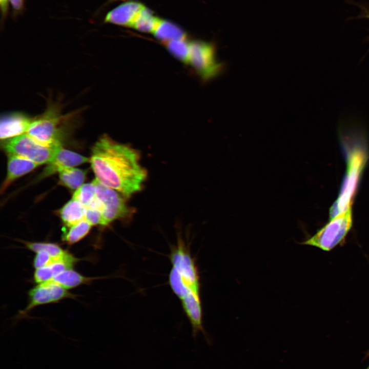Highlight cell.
<instances>
[{
  "mask_svg": "<svg viewBox=\"0 0 369 369\" xmlns=\"http://www.w3.org/2000/svg\"><path fill=\"white\" fill-rule=\"evenodd\" d=\"M139 152L109 136H101L91 150L90 162L95 179L126 198L140 191L147 178Z\"/></svg>",
  "mask_w": 369,
  "mask_h": 369,
  "instance_id": "obj_1",
  "label": "cell"
},
{
  "mask_svg": "<svg viewBox=\"0 0 369 369\" xmlns=\"http://www.w3.org/2000/svg\"><path fill=\"white\" fill-rule=\"evenodd\" d=\"M169 258L172 269L169 284L173 293L181 300L193 293L200 294V282L197 265L190 249L181 237L171 250Z\"/></svg>",
  "mask_w": 369,
  "mask_h": 369,
  "instance_id": "obj_2",
  "label": "cell"
},
{
  "mask_svg": "<svg viewBox=\"0 0 369 369\" xmlns=\"http://www.w3.org/2000/svg\"><path fill=\"white\" fill-rule=\"evenodd\" d=\"M355 145L347 156V170L339 196L330 210V219L345 212L352 207L361 173L367 160V155L364 135L354 133Z\"/></svg>",
  "mask_w": 369,
  "mask_h": 369,
  "instance_id": "obj_3",
  "label": "cell"
},
{
  "mask_svg": "<svg viewBox=\"0 0 369 369\" xmlns=\"http://www.w3.org/2000/svg\"><path fill=\"white\" fill-rule=\"evenodd\" d=\"M353 224L352 207L330 219L312 236L300 243L330 251L343 241Z\"/></svg>",
  "mask_w": 369,
  "mask_h": 369,
  "instance_id": "obj_4",
  "label": "cell"
},
{
  "mask_svg": "<svg viewBox=\"0 0 369 369\" xmlns=\"http://www.w3.org/2000/svg\"><path fill=\"white\" fill-rule=\"evenodd\" d=\"M188 63L204 81L220 75L226 66L225 63L217 60L214 42L198 40L191 42Z\"/></svg>",
  "mask_w": 369,
  "mask_h": 369,
  "instance_id": "obj_5",
  "label": "cell"
},
{
  "mask_svg": "<svg viewBox=\"0 0 369 369\" xmlns=\"http://www.w3.org/2000/svg\"><path fill=\"white\" fill-rule=\"evenodd\" d=\"M62 146H48L36 140L28 134L3 140L2 147L7 155L28 159L40 165L50 162Z\"/></svg>",
  "mask_w": 369,
  "mask_h": 369,
  "instance_id": "obj_6",
  "label": "cell"
},
{
  "mask_svg": "<svg viewBox=\"0 0 369 369\" xmlns=\"http://www.w3.org/2000/svg\"><path fill=\"white\" fill-rule=\"evenodd\" d=\"M61 119L57 110L50 107L40 117L33 120L27 133L44 145L61 146Z\"/></svg>",
  "mask_w": 369,
  "mask_h": 369,
  "instance_id": "obj_7",
  "label": "cell"
},
{
  "mask_svg": "<svg viewBox=\"0 0 369 369\" xmlns=\"http://www.w3.org/2000/svg\"><path fill=\"white\" fill-rule=\"evenodd\" d=\"M93 182L95 186L96 196L104 206L103 226L108 225L116 220L130 216L132 210L127 204L125 196L95 178Z\"/></svg>",
  "mask_w": 369,
  "mask_h": 369,
  "instance_id": "obj_8",
  "label": "cell"
},
{
  "mask_svg": "<svg viewBox=\"0 0 369 369\" xmlns=\"http://www.w3.org/2000/svg\"><path fill=\"white\" fill-rule=\"evenodd\" d=\"M74 296L67 289L53 280L38 283L29 290L28 304L20 314L25 315L36 306L56 303Z\"/></svg>",
  "mask_w": 369,
  "mask_h": 369,
  "instance_id": "obj_9",
  "label": "cell"
},
{
  "mask_svg": "<svg viewBox=\"0 0 369 369\" xmlns=\"http://www.w3.org/2000/svg\"><path fill=\"white\" fill-rule=\"evenodd\" d=\"M90 162V159L61 147L53 159L47 163L41 177L50 176L61 171Z\"/></svg>",
  "mask_w": 369,
  "mask_h": 369,
  "instance_id": "obj_10",
  "label": "cell"
},
{
  "mask_svg": "<svg viewBox=\"0 0 369 369\" xmlns=\"http://www.w3.org/2000/svg\"><path fill=\"white\" fill-rule=\"evenodd\" d=\"M145 6L136 1H129L116 7L106 14L104 22L130 27Z\"/></svg>",
  "mask_w": 369,
  "mask_h": 369,
  "instance_id": "obj_11",
  "label": "cell"
},
{
  "mask_svg": "<svg viewBox=\"0 0 369 369\" xmlns=\"http://www.w3.org/2000/svg\"><path fill=\"white\" fill-rule=\"evenodd\" d=\"M33 120L20 113H11L1 118L0 138L2 140L27 133Z\"/></svg>",
  "mask_w": 369,
  "mask_h": 369,
  "instance_id": "obj_12",
  "label": "cell"
},
{
  "mask_svg": "<svg viewBox=\"0 0 369 369\" xmlns=\"http://www.w3.org/2000/svg\"><path fill=\"white\" fill-rule=\"evenodd\" d=\"M7 171L1 187L4 192L15 180L35 169L39 165L26 158L8 155Z\"/></svg>",
  "mask_w": 369,
  "mask_h": 369,
  "instance_id": "obj_13",
  "label": "cell"
},
{
  "mask_svg": "<svg viewBox=\"0 0 369 369\" xmlns=\"http://www.w3.org/2000/svg\"><path fill=\"white\" fill-rule=\"evenodd\" d=\"M86 208L77 199L72 198L59 210L60 217L67 227L85 219Z\"/></svg>",
  "mask_w": 369,
  "mask_h": 369,
  "instance_id": "obj_14",
  "label": "cell"
},
{
  "mask_svg": "<svg viewBox=\"0 0 369 369\" xmlns=\"http://www.w3.org/2000/svg\"><path fill=\"white\" fill-rule=\"evenodd\" d=\"M153 34L163 43L174 39L187 38L186 33L178 26L161 18Z\"/></svg>",
  "mask_w": 369,
  "mask_h": 369,
  "instance_id": "obj_15",
  "label": "cell"
},
{
  "mask_svg": "<svg viewBox=\"0 0 369 369\" xmlns=\"http://www.w3.org/2000/svg\"><path fill=\"white\" fill-rule=\"evenodd\" d=\"M161 18L145 6L139 13L131 28L143 33H152Z\"/></svg>",
  "mask_w": 369,
  "mask_h": 369,
  "instance_id": "obj_16",
  "label": "cell"
},
{
  "mask_svg": "<svg viewBox=\"0 0 369 369\" xmlns=\"http://www.w3.org/2000/svg\"><path fill=\"white\" fill-rule=\"evenodd\" d=\"M72 198L80 202L85 208H91L101 211V204L96 194L94 182L84 184L74 193Z\"/></svg>",
  "mask_w": 369,
  "mask_h": 369,
  "instance_id": "obj_17",
  "label": "cell"
},
{
  "mask_svg": "<svg viewBox=\"0 0 369 369\" xmlns=\"http://www.w3.org/2000/svg\"><path fill=\"white\" fill-rule=\"evenodd\" d=\"M96 278H98L85 276L71 269L65 270L56 275L52 280L68 290L89 283Z\"/></svg>",
  "mask_w": 369,
  "mask_h": 369,
  "instance_id": "obj_18",
  "label": "cell"
},
{
  "mask_svg": "<svg viewBox=\"0 0 369 369\" xmlns=\"http://www.w3.org/2000/svg\"><path fill=\"white\" fill-rule=\"evenodd\" d=\"M58 174L60 183L71 190H77L81 186L86 177L85 170L74 167L65 169Z\"/></svg>",
  "mask_w": 369,
  "mask_h": 369,
  "instance_id": "obj_19",
  "label": "cell"
},
{
  "mask_svg": "<svg viewBox=\"0 0 369 369\" xmlns=\"http://www.w3.org/2000/svg\"><path fill=\"white\" fill-rule=\"evenodd\" d=\"M92 225L85 219L65 230L63 239L69 244H73L81 240L89 233Z\"/></svg>",
  "mask_w": 369,
  "mask_h": 369,
  "instance_id": "obj_20",
  "label": "cell"
},
{
  "mask_svg": "<svg viewBox=\"0 0 369 369\" xmlns=\"http://www.w3.org/2000/svg\"><path fill=\"white\" fill-rule=\"evenodd\" d=\"M164 44L174 56L181 61L188 63L191 42L187 38L174 39Z\"/></svg>",
  "mask_w": 369,
  "mask_h": 369,
  "instance_id": "obj_21",
  "label": "cell"
},
{
  "mask_svg": "<svg viewBox=\"0 0 369 369\" xmlns=\"http://www.w3.org/2000/svg\"><path fill=\"white\" fill-rule=\"evenodd\" d=\"M24 243L28 250L35 253L40 250L48 252L55 260L61 258L68 252L54 243L24 241Z\"/></svg>",
  "mask_w": 369,
  "mask_h": 369,
  "instance_id": "obj_22",
  "label": "cell"
},
{
  "mask_svg": "<svg viewBox=\"0 0 369 369\" xmlns=\"http://www.w3.org/2000/svg\"><path fill=\"white\" fill-rule=\"evenodd\" d=\"M55 259L47 251L40 250L36 252L33 261V267L39 269L51 264Z\"/></svg>",
  "mask_w": 369,
  "mask_h": 369,
  "instance_id": "obj_23",
  "label": "cell"
},
{
  "mask_svg": "<svg viewBox=\"0 0 369 369\" xmlns=\"http://www.w3.org/2000/svg\"><path fill=\"white\" fill-rule=\"evenodd\" d=\"M54 275L48 265L35 269L33 279L37 283H41L52 280Z\"/></svg>",
  "mask_w": 369,
  "mask_h": 369,
  "instance_id": "obj_24",
  "label": "cell"
},
{
  "mask_svg": "<svg viewBox=\"0 0 369 369\" xmlns=\"http://www.w3.org/2000/svg\"><path fill=\"white\" fill-rule=\"evenodd\" d=\"M85 219L92 225H103L102 214L96 209L86 208Z\"/></svg>",
  "mask_w": 369,
  "mask_h": 369,
  "instance_id": "obj_25",
  "label": "cell"
},
{
  "mask_svg": "<svg viewBox=\"0 0 369 369\" xmlns=\"http://www.w3.org/2000/svg\"><path fill=\"white\" fill-rule=\"evenodd\" d=\"M15 13L20 12L24 9V0H9Z\"/></svg>",
  "mask_w": 369,
  "mask_h": 369,
  "instance_id": "obj_26",
  "label": "cell"
},
{
  "mask_svg": "<svg viewBox=\"0 0 369 369\" xmlns=\"http://www.w3.org/2000/svg\"><path fill=\"white\" fill-rule=\"evenodd\" d=\"M8 2L9 0H0L1 13L4 18L6 16L8 13Z\"/></svg>",
  "mask_w": 369,
  "mask_h": 369,
  "instance_id": "obj_27",
  "label": "cell"
},
{
  "mask_svg": "<svg viewBox=\"0 0 369 369\" xmlns=\"http://www.w3.org/2000/svg\"><path fill=\"white\" fill-rule=\"evenodd\" d=\"M362 10V13L361 15V17H365L369 19V10L365 8H363Z\"/></svg>",
  "mask_w": 369,
  "mask_h": 369,
  "instance_id": "obj_28",
  "label": "cell"
},
{
  "mask_svg": "<svg viewBox=\"0 0 369 369\" xmlns=\"http://www.w3.org/2000/svg\"><path fill=\"white\" fill-rule=\"evenodd\" d=\"M119 1H125V0H108L107 2V4Z\"/></svg>",
  "mask_w": 369,
  "mask_h": 369,
  "instance_id": "obj_29",
  "label": "cell"
},
{
  "mask_svg": "<svg viewBox=\"0 0 369 369\" xmlns=\"http://www.w3.org/2000/svg\"><path fill=\"white\" fill-rule=\"evenodd\" d=\"M369 356V351L367 352L366 357Z\"/></svg>",
  "mask_w": 369,
  "mask_h": 369,
  "instance_id": "obj_30",
  "label": "cell"
},
{
  "mask_svg": "<svg viewBox=\"0 0 369 369\" xmlns=\"http://www.w3.org/2000/svg\"><path fill=\"white\" fill-rule=\"evenodd\" d=\"M366 369H369V365L367 366V367Z\"/></svg>",
  "mask_w": 369,
  "mask_h": 369,
  "instance_id": "obj_31",
  "label": "cell"
}]
</instances>
